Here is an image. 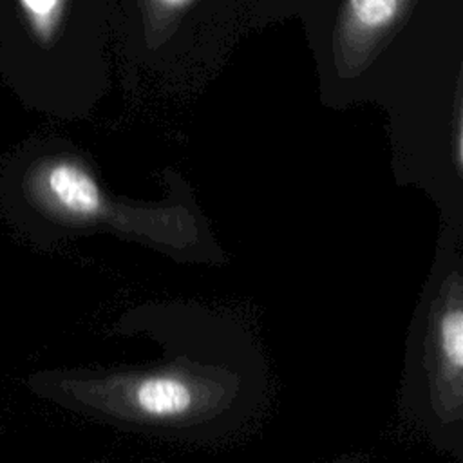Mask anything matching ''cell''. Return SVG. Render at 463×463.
<instances>
[{
  "instance_id": "obj_1",
  "label": "cell",
  "mask_w": 463,
  "mask_h": 463,
  "mask_svg": "<svg viewBox=\"0 0 463 463\" xmlns=\"http://www.w3.org/2000/svg\"><path fill=\"white\" fill-rule=\"evenodd\" d=\"M123 333H146L159 356L60 378L58 391L76 409L125 430L199 443L235 434L262 409L268 365L244 331L201 322Z\"/></svg>"
},
{
  "instance_id": "obj_2",
  "label": "cell",
  "mask_w": 463,
  "mask_h": 463,
  "mask_svg": "<svg viewBox=\"0 0 463 463\" xmlns=\"http://www.w3.org/2000/svg\"><path fill=\"white\" fill-rule=\"evenodd\" d=\"M402 407L436 445L463 458V284L449 273L407 340Z\"/></svg>"
},
{
  "instance_id": "obj_3",
  "label": "cell",
  "mask_w": 463,
  "mask_h": 463,
  "mask_svg": "<svg viewBox=\"0 0 463 463\" xmlns=\"http://www.w3.org/2000/svg\"><path fill=\"white\" fill-rule=\"evenodd\" d=\"M0 213L29 235L94 226L118 215L83 161L40 145L20 148L0 165Z\"/></svg>"
},
{
  "instance_id": "obj_4",
  "label": "cell",
  "mask_w": 463,
  "mask_h": 463,
  "mask_svg": "<svg viewBox=\"0 0 463 463\" xmlns=\"http://www.w3.org/2000/svg\"><path fill=\"white\" fill-rule=\"evenodd\" d=\"M409 0H345L338 16L336 42L347 67L360 65L392 29Z\"/></svg>"
},
{
  "instance_id": "obj_5",
  "label": "cell",
  "mask_w": 463,
  "mask_h": 463,
  "mask_svg": "<svg viewBox=\"0 0 463 463\" xmlns=\"http://www.w3.org/2000/svg\"><path fill=\"white\" fill-rule=\"evenodd\" d=\"M194 0H152V4L156 7H159L165 13H177L183 11L184 7H188Z\"/></svg>"
},
{
  "instance_id": "obj_6",
  "label": "cell",
  "mask_w": 463,
  "mask_h": 463,
  "mask_svg": "<svg viewBox=\"0 0 463 463\" xmlns=\"http://www.w3.org/2000/svg\"><path fill=\"white\" fill-rule=\"evenodd\" d=\"M326 463H369V458L367 454H362V452H356V454H344V456H338L331 461H326Z\"/></svg>"
}]
</instances>
